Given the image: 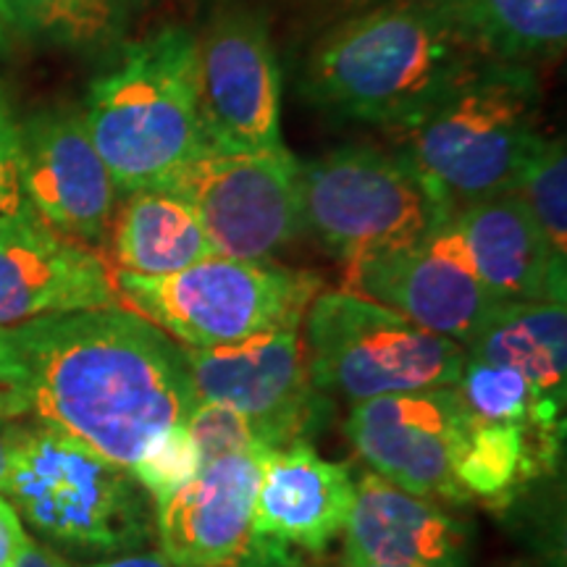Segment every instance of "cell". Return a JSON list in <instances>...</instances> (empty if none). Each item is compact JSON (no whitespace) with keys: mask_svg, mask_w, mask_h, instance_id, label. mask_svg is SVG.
<instances>
[{"mask_svg":"<svg viewBox=\"0 0 567 567\" xmlns=\"http://www.w3.org/2000/svg\"><path fill=\"white\" fill-rule=\"evenodd\" d=\"M0 389L24 417L126 471L197 405L182 347L122 305L3 326Z\"/></svg>","mask_w":567,"mask_h":567,"instance_id":"6da1fadb","label":"cell"},{"mask_svg":"<svg viewBox=\"0 0 567 567\" xmlns=\"http://www.w3.org/2000/svg\"><path fill=\"white\" fill-rule=\"evenodd\" d=\"M484 59L425 0H394L329 30L308 55L302 95L342 118L405 132Z\"/></svg>","mask_w":567,"mask_h":567,"instance_id":"7a4b0ae2","label":"cell"},{"mask_svg":"<svg viewBox=\"0 0 567 567\" xmlns=\"http://www.w3.org/2000/svg\"><path fill=\"white\" fill-rule=\"evenodd\" d=\"M542 90L534 66L484 61L410 130L392 134L446 213L513 193L542 142Z\"/></svg>","mask_w":567,"mask_h":567,"instance_id":"3957f363","label":"cell"},{"mask_svg":"<svg viewBox=\"0 0 567 567\" xmlns=\"http://www.w3.org/2000/svg\"><path fill=\"white\" fill-rule=\"evenodd\" d=\"M82 122L122 195L153 187L205 151L193 34L166 27L124 45L90 84Z\"/></svg>","mask_w":567,"mask_h":567,"instance_id":"277c9868","label":"cell"},{"mask_svg":"<svg viewBox=\"0 0 567 567\" xmlns=\"http://www.w3.org/2000/svg\"><path fill=\"white\" fill-rule=\"evenodd\" d=\"M0 494L53 549L109 559L153 538L147 494L126 467L61 431L27 421Z\"/></svg>","mask_w":567,"mask_h":567,"instance_id":"5b68a950","label":"cell"},{"mask_svg":"<svg viewBox=\"0 0 567 567\" xmlns=\"http://www.w3.org/2000/svg\"><path fill=\"white\" fill-rule=\"evenodd\" d=\"M118 305L176 344L208 350L300 329L323 281L274 260H234L210 255L168 276L116 271Z\"/></svg>","mask_w":567,"mask_h":567,"instance_id":"8992f818","label":"cell"},{"mask_svg":"<svg viewBox=\"0 0 567 567\" xmlns=\"http://www.w3.org/2000/svg\"><path fill=\"white\" fill-rule=\"evenodd\" d=\"M305 323V358L318 392L358 402L455 386L463 344L350 292H318Z\"/></svg>","mask_w":567,"mask_h":567,"instance_id":"52a82bcc","label":"cell"},{"mask_svg":"<svg viewBox=\"0 0 567 567\" xmlns=\"http://www.w3.org/2000/svg\"><path fill=\"white\" fill-rule=\"evenodd\" d=\"M302 231L342 264L417 245L450 218L396 153L339 147L297 168Z\"/></svg>","mask_w":567,"mask_h":567,"instance_id":"ba28073f","label":"cell"},{"mask_svg":"<svg viewBox=\"0 0 567 567\" xmlns=\"http://www.w3.org/2000/svg\"><path fill=\"white\" fill-rule=\"evenodd\" d=\"M300 161L281 153L200 151L153 187L193 205L213 255L234 260H271L297 234Z\"/></svg>","mask_w":567,"mask_h":567,"instance_id":"9c48e42d","label":"cell"},{"mask_svg":"<svg viewBox=\"0 0 567 567\" xmlns=\"http://www.w3.org/2000/svg\"><path fill=\"white\" fill-rule=\"evenodd\" d=\"M195 97L205 147L281 153V71L264 13L221 6L195 38Z\"/></svg>","mask_w":567,"mask_h":567,"instance_id":"30bf717a","label":"cell"},{"mask_svg":"<svg viewBox=\"0 0 567 567\" xmlns=\"http://www.w3.org/2000/svg\"><path fill=\"white\" fill-rule=\"evenodd\" d=\"M182 358L197 402H224L239 410L264 450L310 444L329 423L331 405L310 381L300 329L208 350L182 347Z\"/></svg>","mask_w":567,"mask_h":567,"instance_id":"8fae6325","label":"cell"},{"mask_svg":"<svg viewBox=\"0 0 567 567\" xmlns=\"http://www.w3.org/2000/svg\"><path fill=\"white\" fill-rule=\"evenodd\" d=\"M473 423L457 389L442 386L358 402L344 436L375 476L402 492L463 505L452 467Z\"/></svg>","mask_w":567,"mask_h":567,"instance_id":"7c38bea8","label":"cell"},{"mask_svg":"<svg viewBox=\"0 0 567 567\" xmlns=\"http://www.w3.org/2000/svg\"><path fill=\"white\" fill-rule=\"evenodd\" d=\"M19 182L30 208L66 237L97 247L116 216V184L82 111H40L19 124Z\"/></svg>","mask_w":567,"mask_h":567,"instance_id":"4fadbf2b","label":"cell"},{"mask_svg":"<svg viewBox=\"0 0 567 567\" xmlns=\"http://www.w3.org/2000/svg\"><path fill=\"white\" fill-rule=\"evenodd\" d=\"M344 292L384 305L423 331L463 344V350L509 302L486 289L431 237L347 264Z\"/></svg>","mask_w":567,"mask_h":567,"instance_id":"5bb4252c","label":"cell"},{"mask_svg":"<svg viewBox=\"0 0 567 567\" xmlns=\"http://www.w3.org/2000/svg\"><path fill=\"white\" fill-rule=\"evenodd\" d=\"M113 305L116 271L101 250L53 229L30 205L0 226V329Z\"/></svg>","mask_w":567,"mask_h":567,"instance_id":"9a60e30c","label":"cell"},{"mask_svg":"<svg viewBox=\"0 0 567 567\" xmlns=\"http://www.w3.org/2000/svg\"><path fill=\"white\" fill-rule=\"evenodd\" d=\"M429 237L502 300L565 302L567 260L515 193L452 210Z\"/></svg>","mask_w":567,"mask_h":567,"instance_id":"2e32d148","label":"cell"},{"mask_svg":"<svg viewBox=\"0 0 567 567\" xmlns=\"http://www.w3.org/2000/svg\"><path fill=\"white\" fill-rule=\"evenodd\" d=\"M266 450L218 457L155 507L161 555L174 567H237L252 542V505Z\"/></svg>","mask_w":567,"mask_h":567,"instance_id":"e0dca14e","label":"cell"},{"mask_svg":"<svg viewBox=\"0 0 567 567\" xmlns=\"http://www.w3.org/2000/svg\"><path fill=\"white\" fill-rule=\"evenodd\" d=\"M352 499L350 467L323 460L313 444L266 450L252 505V538L323 555L344 530Z\"/></svg>","mask_w":567,"mask_h":567,"instance_id":"ac0fdd59","label":"cell"},{"mask_svg":"<svg viewBox=\"0 0 567 567\" xmlns=\"http://www.w3.org/2000/svg\"><path fill=\"white\" fill-rule=\"evenodd\" d=\"M344 559L400 567H471L473 536L465 520L375 473L354 484L344 526Z\"/></svg>","mask_w":567,"mask_h":567,"instance_id":"d6986e66","label":"cell"},{"mask_svg":"<svg viewBox=\"0 0 567 567\" xmlns=\"http://www.w3.org/2000/svg\"><path fill=\"white\" fill-rule=\"evenodd\" d=\"M465 358L509 365L528 379L542 402L563 415L567 396V310L565 302H515L496 310Z\"/></svg>","mask_w":567,"mask_h":567,"instance_id":"ffe728a7","label":"cell"},{"mask_svg":"<svg viewBox=\"0 0 567 567\" xmlns=\"http://www.w3.org/2000/svg\"><path fill=\"white\" fill-rule=\"evenodd\" d=\"M484 61L557 59L567 42V0H425Z\"/></svg>","mask_w":567,"mask_h":567,"instance_id":"44dd1931","label":"cell"},{"mask_svg":"<svg viewBox=\"0 0 567 567\" xmlns=\"http://www.w3.org/2000/svg\"><path fill=\"white\" fill-rule=\"evenodd\" d=\"M111 234L113 264L122 274L168 276L213 255L193 205L161 187L126 195Z\"/></svg>","mask_w":567,"mask_h":567,"instance_id":"7402d4cb","label":"cell"},{"mask_svg":"<svg viewBox=\"0 0 567 567\" xmlns=\"http://www.w3.org/2000/svg\"><path fill=\"white\" fill-rule=\"evenodd\" d=\"M559 442L530 425L476 421L457 450L455 484L467 502L507 505L517 488L551 467Z\"/></svg>","mask_w":567,"mask_h":567,"instance_id":"603a6c76","label":"cell"},{"mask_svg":"<svg viewBox=\"0 0 567 567\" xmlns=\"http://www.w3.org/2000/svg\"><path fill=\"white\" fill-rule=\"evenodd\" d=\"M19 38L74 53H105L124 40L130 11L122 0H9Z\"/></svg>","mask_w":567,"mask_h":567,"instance_id":"cb8c5ba5","label":"cell"},{"mask_svg":"<svg viewBox=\"0 0 567 567\" xmlns=\"http://www.w3.org/2000/svg\"><path fill=\"white\" fill-rule=\"evenodd\" d=\"M455 389L467 413L481 423L530 425L538 434L563 439V415L544 405L526 375L515 368L465 358Z\"/></svg>","mask_w":567,"mask_h":567,"instance_id":"d4e9b609","label":"cell"},{"mask_svg":"<svg viewBox=\"0 0 567 567\" xmlns=\"http://www.w3.org/2000/svg\"><path fill=\"white\" fill-rule=\"evenodd\" d=\"M513 193L526 203L551 250L567 260V158L563 140L538 142Z\"/></svg>","mask_w":567,"mask_h":567,"instance_id":"484cf974","label":"cell"},{"mask_svg":"<svg viewBox=\"0 0 567 567\" xmlns=\"http://www.w3.org/2000/svg\"><path fill=\"white\" fill-rule=\"evenodd\" d=\"M200 452H197L187 425L179 423L161 431L130 465V473L142 486V492L155 502V507H161L179 488L187 486L200 473Z\"/></svg>","mask_w":567,"mask_h":567,"instance_id":"4316f807","label":"cell"},{"mask_svg":"<svg viewBox=\"0 0 567 567\" xmlns=\"http://www.w3.org/2000/svg\"><path fill=\"white\" fill-rule=\"evenodd\" d=\"M184 425H187L189 436L200 452L203 465L218 457L264 450L252 423L239 410L224 405V402H197L189 410Z\"/></svg>","mask_w":567,"mask_h":567,"instance_id":"83f0119b","label":"cell"},{"mask_svg":"<svg viewBox=\"0 0 567 567\" xmlns=\"http://www.w3.org/2000/svg\"><path fill=\"white\" fill-rule=\"evenodd\" d=\"M24 523L9 499L0 494V567H13V559L19 557L21 547L27 544Z\"/></svg>","mask_w":567,"mask_h":567,"instance_id":"f1b7e54d","label":"cell"},{"mask_svg":"<svg viewBox=\"0 0 567 567\" xmlns=\"http://www.w3.org/2000/svg\"><path fill=\"white\" fill-rule=\"evenodd\" d=\"M27 421H30V417L19 413L17 405L11 402L9 392L0 389V481H3L6 471H9L13 446H17V439Z\"/></svg>","mask_w":567,"mask_h":567,"instance_id":"f546056e","label":"cell"},{"mask_svg":"<svg viewBox=\"0 0 567 567\" xmlns=\"http://www.w3.org/2000/svg\"><path fill=\"white\" fill-rule=\"evenodd\" d=\"M27 197L21 193L19 166L17 161L0 163V226H6L13 218L27 210Z\"/></svg>","mask_w":567,"mask_h":567,"instance_id":"4dcf8cb0","label":"cell"},{"mask_svg":"<svg viewBox=\"0 0 567 567\" xmlns=\"http://www.w3.org/2000/svg\"><path fill=\"white\" fill-rule=\"evenodd\" d=\"M19 155V122L13 118L11 103L0 92V163L17 161Z\"/></svg>","mask_w":567,"mask_h":567,"instance_id":"1f68e13d","label":"cell"},{"mask_svg":"<svg viewBox=\"0 0 567 567\" xmlns=\"http://www.w3.org/2000/svg\"><path fill=\"white\" fill-rule=\"evenodd\" d=\"M13 567H71V565L55 549L34 542V538H27V544L21 547L19 557L13 559Z\"/></svg>","mask_w":567,"mask_h":567,"instance_id":"d6a6232c","label":"cell"},{"mask_svg":"<svg viewBox=\"0 0 567 567\" xmlns=\"http://www.w3.org/2000/svg\"><path fill=\"white\" fill-rule=\"evenodd\" d=\"M84 567H174L161 551H132V555H118Z\"/></svg>","mask_w":567,"mask_h":567,"instance_id":"836d02e7","label":"cell"},{"mask_svg":"<svg viewBox=\"0 0 567 567\" xmlns=\"http://www.w3.org/2000/svg\"><path fill=\"white\" fill-rule=\"evenodd\" d=\"M19 32L13 24L9 0H0V55H9L13 51V42H17Z\"/></svg>","mask_w":567,"mask_h":567,"instance_id":"e575fe53","label":"cell"},{"mask_svg":"<svg viewBox=\"0 0 567 567\" xmlns=\"http://www.w3.org/2000/svg\"><path fill=\"white\" fill-rule=\"evenodd\" d=\"M337 567H400V565H365V563H352V559H339Z\"/></svg>","mask_w":567,"mask_h":567,"instance_id":"d590c367","label":"cell"},{"mask_svg":"<svg viewBox=\"0 0 567 567\" xmlns=\"http://www.w3.org/2000/svg\"><path fill=\"white\" fill-rule=\"evenodd\" d=\"M122 3L126 6V11H132V9H142V6H147L151 0H122Z\"/></svg>","mask_w":567,"mask_h":567,"instance_id":"8d00e7d4","label":"cell"},{"mask_svg":"<svg viewBox=\"0 0 567 567\" xmlns=\"http://www.w3.org/2000/svg\"><path fill=\"white\" fill-rule=\"evenodd\" d=\"M499 567H536V565H530V563H507V565H499Z\"/></svg>","mask_w":567,"mask_h":567,"instance_id":"74e56055","label":"cell"}]
</instances>
